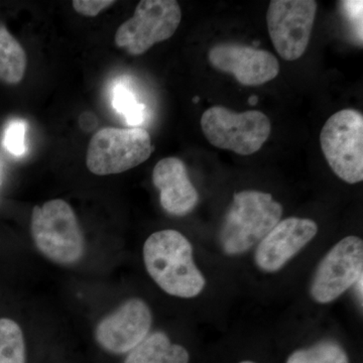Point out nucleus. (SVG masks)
Wrapping results in <instances>:
<instances>
[{
  "instance_id": "obj_24",
  "label": "nucleus",
  "mask_w": 363,
  "mask_h": 363,
  "mask_svg": "<svg viewBox=\"0 0 363 363\" xmlns=\"http://www.w3.org/2000/svg\"><path fill=\"white\" fill-rule=\"evenodd\" d=\"M194 100H195V101H194L195 104H196V102H199V97H196Z\"/></svg>"
},
{
  "instance_id": "obj_18",
  "label": "nucleus",
  "mask_w": 363,
  "mask_h": 363,
  "mask_svg": "<svg viewBox=\"0 0 363 363\" xmlns=\"http://www.w3.org/2000/svg\"><path fill=\"white\" fill-rule=\"evenodd\" d=\"M114 107L119 113L125 117L126 123L138 128L145 118V106L138 104L135 95L128 88L118 85L114 90Z\"/></svg>"
},
{
  "instance_id": "obj_12",
  "label": "nucleus",
  "mask_w": 363,
  "mask_h": 363,
  "mask_svg": "<svg viewBox=\"0 0 363 363\" xmlns=\"http://www.w3.org/2000/svg\"><path fill=\"white\" fill-rule=\"evenodd\" d=\"M317 233V223L311 219L289 217L279 221L259 243L255 257L257 267L264 272L279 271L303 250Z\"/></svg>"
},
{
  "instance_id": "obj_15",
  "label": "nucleus",
  "mask_w": 363,
  "mask_h": 363,
  "mask_svg": "<svg viewBox=\"0 0 363 363\" xmlns=\"http://www.w3.org/2000/svg\"><path fill=\"white\" fill-rule=\"evenodd\" d=\"M26 66L28 57L23 45L0 23V81L9 85L20 84Z\"/></svg>"
},
{
  "instance_id": "obj_1",
  "label": "nucleus",
  "mask_w": 363,
  "mask_h": 363,
  "mask_svg": "<svg viewBox=\"0 0 363 363\" xmlns=\"http://www.w3.org/2000/svg\"><path fill=\"white\" fill-rule=\"evenodd\" d=\"M143 262L155 283L174 297H197L206 285L190 241L174 229L157 231L145 240Z\"/></svg>"
},
{
  "instance_id": "obj_19",
  "label": "nucleus",
  "mask_w": 363,
  "mask_h": 363,
  "mask_svg": "<svg viewBox=\"0 0 363 363\" xmlns=\"http://www.w3.org/2000/svg\"><path fill=\"white\" fill-rule=\"evenodd\" d=\"M26 123L21 119H13L7 124L4 130L2 145L9 154L21 157L26 154Z\"/></svg>"
},
{
  "instance_id": "obj_20",
  "label": "nucleus",
  "mask_w": 363,
  "mask_h": 363,
  "mask_svg": "<svg viewBox=\"0 0 363 363\" xmlns=\"http://www.w3.org/2000/svg\"><path fill=\"white\" fill-rule=\"evenodd\" d=\"M116 4L114 0H74L72 2L76 13L81 16L94 18L98 14Z\"/></svg>"
},
{
  "instance_id": "obj_4",
  "label": "nucleus",
  "mask_w": 363,
  "mask_h": 363,
  "mask_svg": "<svg viewBox=\"0 0 363 363\" xmlns=\"http://www.w3.org/2000/svg\"><path fill=\"white\" fill-rule=\"evenodd\" d=\"M154 152L145 128H104L91 138L86 166L97 176L116 175L140 166Z\"/></svg>"
},
{
  "instance_id": "obj_6",
  "label": "nucleus",
  "mask_w": 363,
  "mask_h": 363,
  "mask_svg": "<svg viewBox=\"0 0 363 363\" xmlns=\"http://www.w3.org/2000/svg\"><path fill=\"white\" fill-rule=\"evenodd\" d=\"M320 145L333 173L348 184L363 180V116L342 109L329 117L320 133Z\"/></svg>"
},
{
  "instance_id": "obj_3",
  "label": "nucleus",
  "mask_w": 363,
  "mask_h": 363,
  "mask_svg": "<svg viewBox=\"0 0 363 363\" xmlns=\"http://www.w3.org/2000/svg\"><path fill=\"white\" fill-rule=\"evenodd\" d=\"M30 233L37 250L55 264L72 266L84 257V234L65 200H50L33 208Z\"/></svg>"
},
{
  "instance_id": "obj_9",
  "label": "nucleus",
  "mask_w": 363,
  "mask_h": 363,
  "mask_svg": "<svg viewBox=\"0 0 363 363\" xmlns=\"http://www.w3.org/2000/svg\"><path fill=\"white\" fill-rule=\"evenodd\" d=\"M363 241L347 236L325 255L318 267L311 286L312 298L327 304L354 286L363 274Z\"/></svg>"
},
{
  "instance_id": "obj_5",
  "label": "nucleus",
  "mask_w": 363,
  "mask_h": 363,
  "mask_svg": "<svg viewBox=\"0 0 363 363\" xmlns=\"http://www.w3.org/2000/svg\"><path fill=\"white\" fill-rule=\"evenodd\" d=\"M201 128L212 145L240 156L259 152L272 131L271 121L262 112L238 113L223 106L207 109L201 117Z\"/></svg>"
},
{
  "instance_id": "obj_10",
  "label": "nucleus",
  "mask_w": 363,
  "mask_h": 363,
  "mask_svg": "<svg viewBox=\"0 0 363 363\" xmlns=\"http://www.w3.org/2000/svg\"><path fill=\"white\" fill-rule=\"evenodd\" d=\"M152 315L142 298H131L104 317L95 329V339L104 350L125 354L149 335Z\"/></svg>"
},
{
  "instance_id": "obj_11",
  "label": "nucleus",
  "mask_w": 363,
  "mask_h": 363,
  "mask_svg": "<svg viewBox=\"0 0 363 363\" xmlns=\"http://www.w3.org/2000/svg\"><path fill=\"white\" fill-rule=\"evenodd\" d=\"M216 70L231 74L243 86H259L274 80L279 73L278 59L271 52L240 44H219L208 52Z\"/></svg>"
},
{
  "instance_id": "obj_22",
  "label": "nucleus",
  "mask_w": 363,
  "mask_h": 363,
  "mask_svg": "<svg viewBox=\"0 0 363 363\" xmlns=\"http://www.w3.org/2000/svg\"><path fill=\"white\" fill-rule=\"evenodd\" d=\"M363 274H360L359 278L357 279V281H355L354 286L355 289H357V297L360 298V303H362V298H363V286H362V281H363Z\"/></svg>"
},
{
  "instance_id": "obj_14",
  "label": "nucleus",
  "mask_w": 363,
  "mask_h": 363,
  "mask_svg": "<svg viewBox=\"0 0 363 363\" xmlns=\"http://www.w3.org/2000/svg\"><path fill=\"white\" fill-rule=\"evenodd\" d=\"M186 348L173 344L164 332L149 334L128 353L124 363H189Z\"/></svg>"
},
{
  "instance_id": "obj_13",
  "label": "nucleus",
  "mask_w": 363,
  "mask_h": 363,
  "mask_svg": "<svg viewBox=\"0 0 363 363\" xmlns=\"http://www.w3.org/2000/svg\"><path fill=\"white\" fill-rule=\"evenodd\" d=\"M152 183L160 191V202L167 213L185 216L199 202V194L189 178L187 167L178 157L157 162L152 171Z\"/></svg>"
},
{
  "instance_id": "obj_21",
  "label": "nucleus",
  "mask_w": 363,
  "mask_h": 363,
  "mask_svg": "<svg viewBox=\"0 0 363 363\" xmlns=\"http://www.w3.org/2000/svg\"><path fill=\"white\" fill-rule=\"evenodd\" d=\"M362 1H343L346 18L350 21L358 40L362 42Z\"/></svg>"
},
{
  "instance_id": "obj_2",
  "label": "nucleus",
  "mask_w": 363,
  "mask_h": 363,
  "mask_svg": "<svg viewBox=\"0 0 363 363\" xmlns=\"http://www.w3.org/2000/svg\"><path fill=\"white\" fill-rule=\"evenodd\" d=\"M283 206L269 193L245 190L235 193L220 233L222 248L235 255L250 250L281 221Z\"/></svg>"
},
{
  "instance_id": "obj_23",
  "label": "nucleus",
  "mask_w": 363,
  "mask_h": 363,
  "mask_svg": "<svg viewBox=\"0 0 363 363\" xmlns=\"http://www.w3.org/2000/svg\"><path fill=\"white\" fill-rule=\"evenodd\" d=\"M257 96H255V95H252V96H250L248 98V104L250 105H252V106H255V104H257Z\"/></svg>"
},
{
  "instance_id": "obj_8",
  "label": "nucleus",
  "mask_w": 363,
  "mask_h": 363,
  "mask_svg": "<svg viewBox=\"0 0 363 363\" xmlns=\"http://www.w3.org/2000/svg\"><path fill=\"white\" fill-rule=\"evenodd\" d=\"M315 0H272L267 13V30L277 52L286 61L304 55L316 18Z\"/></svg>"
},
{
  "instance_id": "obj_7",
  "label": "nucleus",
  "mask_w": 363,
  "mask_h": 363,
  "mask_svg": "<svg viewBox=\"0 0 363 363\" xmlns=\"http://www.w3.org/2000/svg\"><path fill=\"white\" fill-rule=\"evenodd\" d=\"M182 21L175 0H142L133 18L119 26L114 37L117 47L131 56H140L157 43L173 37Z\"/></svg>"
},
{
  "instance_id": "obj_17",
  "label": "nucleus",
  "mask_w": 363,
  "mask_h": 363,
  "mask_svg": "<svg viewBox=\"0 0 363 363\" xmlns=\"http://www.w3.org/2000/svg\"><path fill=\"white\" fill-rule=\"evenodd\" d=\"M286 363H350V358L339 344L323 341L307 350L295 351Z\"/></svg>"
},
{
  "instance_id": "obj_16",
  "label": "nucleus",
  "mask_w": 363,
  "mask_h": 363,
  "mask_svg": "<svg viewBox=\"0 0 363 363\" xmlns=\"http://www.w3.org/2000/svg\"><path fill=\"white\" fill-rule=\"evenodd\" d=\"M26 342L20 325L9 318L0 319V363H26Z\"/></svg>"
},
{
  "instance_id": "obj_25",
  "label": "nucleus",
  "mask_w": 363,
  "mask_h": 363,
  "mask_svg": "<svg viewBox=\"0 0 363 363\" xmlns=\"http://www.w3.org/2000/svg\"><path fill=\"white\" fill-rule=\"evenodd\" d=\"M240 363H255V362H240Z\"/></svg>"
}]
</instances>
